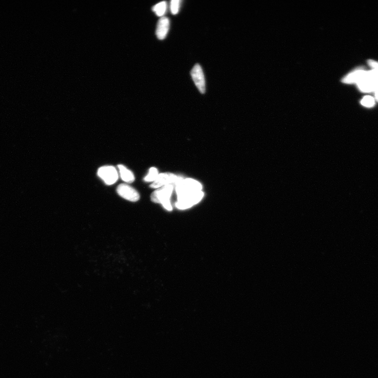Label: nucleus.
Wrapping results in <instances>:
<instances>
[{
	"label": "nucleus",
	"mask_w": 378,
	"mask_h": 378,
	"mask_svg": "<svg viewBox=\"0 0 378 378\" xmlns=\"http://www.w3.org/2000/svg\"><path fill=\"white\" fill-rule=\"evenodd\" d=\"M98 175L108 185L114 184L118 179L116 169L113 166H104L98 170Z\"/></svg>",
	"instance_id": "6"
},
{
	"label": "nucleus",
	"mask_w": 378,
	"mask_h": 378,
	"mask_svg": "<svg viewBox=\"0 0 378 378\" xmlns=\"http://www.w3.org/2000/svg\"><path fill=\"white\" fill-rule=\"evenodd\" d=\"M177 195L202 191L201 184L192 179H182L176 184Z\"/></svg>",
	"instance_id": "3"
},
{
	"label": "nucleus",
	"mask_w": 378,
	"mask_h": 378,
	"mask_svg": "<svg viewBox=\"0 0 378 378\" xmlns=\"http://www.w3.org/2000/svg\"><path fill=\"white\" fill-rule=\"evenodd\" d=\"M180 3L181 1L180 0H172L170 3V10L172 14L176 15L178 13Z\"/></svg>",
	"instance_id": "14"
},
{
	"label": "nucleus",
	"mask_w": 378,
	"mask_h": 378,
	"mask_svg": "<svg viewBox=\"0 0 378 378\" xmlns=\"http://www.w3.org/2000/svg\"><path fill=\"white\" fill-rule=\"evenodd\" d=\"M118 169L120 177L123 181L128 184H131L134 182L135 176L131 170L121 165L118 166Z\"/></svg>",
	"instance_id": "11"
},
{
	"label": "nucleus",
	"mask_w": 378,
	"mask_h": 378,
	"mask_svg": "<svg viewBox=\"0 0 378 378\" xmlns=\"http://www.w3.org/2000/svg\"><path fill=\"white\" fill-rule=\"evenodd\" d=\"M118 194L124 199L132 202L139 201L140 196L134 188L126 184L120 185L117 189Z\"/></svg>",
	"instance_id": "7"
},
{
	"label": "nucleus",
	"mask_w": 378,
	"mask_h": 378,
	"mask_svg": "<svg viewBox=\"0 0 378 378\" xmlns=\"http://www.w3.org/2000/svg\"><path fill=\"white\" fill-rule=\"evenodd\" d=\"M368 64L373 68V70L378 73V63L377 62L373 61V60H369Z\"/></svg>",
	"instance_id": "16"
},
{
	"label": "nucleus",
	"mask_w": 378,
	"mask_h": 378,
	"mask_svg": "<svg viewBox=\"0 0 378 378\" xmlns=\"http://www.w3.org/2000/svg\"><path fill=\"white\" fill-rule=\"evenodd\" d=\"M364 68H360L346 76L342 81L346 84L356 83L362 81L367 74Z\"/></svg>",
	"instance_id": "9"
},
{
	"label": "nucleus",
	"mask_w": 378,
	"mask_h": 378,
	"mask_svg": "<svg viewBox=\"0 0 378 378\" xmlns=\"http://www.w3.org/2000/svg\"><path fill=\"white\" fill-rule=\"evenodd\" d=\"M183 179L182 177L171 173H163L158 175L155 181L151 185V188L157 189L173 184H177L180 180Z\"/></svg>",
	"instance_id": "5"
},
{
	"label": "nucleus",
	"mask_w": 378,
	"mask_h": 378,
	"mask_svg": "<svg viewBox=\"0 0 378 378\" xmlns=\"http://www.w3.org/2000/svg\"><path fill=\"white\" fill-rule=\"evenodd\" d=\"M158 171L156 168H151L148 175L146 176L144 180L146 182H154L158 176Z\"/></svg>",
	"instance_id": "13"
},
{
	"label": "nucleus",
	"mask_w": 378,
	"mask_h": 378,
	"mask_svg": "<svg viewBox=\"0 0 378 378\" xmlns=\"http://www.w3.org/2000/svg\"><path fill=\"white\" fill-rule=\"evenodd\" d=\"M375 92L376 98L377 101H378V87L377 88V89H376Z\"/></svg>",
	"instance_id": "17"
},
{
	"label": "nucleus",
	"mask_w": 378,
	"mask_h": 378,
	"mask_svg": "<svg viewBox=\"0 0 378 378\" xmlns=\"http://www.w3.org/2000/svg\"><path fill=\"white\" fill-rule=\"evenodd\" d=\"M204 193L202 191L178 196V201L176 204V207L180 210L190 208L194 205L199 203L202 199Z\"/></svg>",
	"instance_id": "2"
},
{
	"label": "nucleus",
	"mask_w": 378,
	"mask_h": 378,
	"mask_svg": "<svg viewBox=\"0 0 378 378\" xmlns=\"http://www.w3.org/2000/svg\"><path fill=\"white\" fill-rule=\"evenodd\" d=\"M167 9V4L166 1L161 2L152 7V11L158 16L163 17L166 13Z\"/></svg>",
	"instance_id": "12"
},
{
	"label": "nucleus",
	"mask_w": 378,
	"mask_h": 378,
	"mask_svg": "<svg viewBox=\"0 0 378 378\" xmlns=\"http://www.w3.org/2000/svg\"><path fill=\"white\" fill-rule=\"evenodd\" d=\"M191 75L197 89L201 94L205 92L204 75L201 66L196 64L191 71Z\"/></svg>",
	"instance_id": "8"
},
{
	"label": "nucleus",
	"mask_w": 378,
	"mask_h": 378,
	"mask_svg": "<svg viewBox=\"0 0 378 378\" xmlns=\"http://www.w3.org/2000/svg\"><path fill=\"white\" fill-rule=\"evenodd\" d=\"M357 84L359 89L363 92H375L378 87V73L373 70L368 71L364 78Z\"/></svg>",
	"instance_id": "4"
},
{
	"label": "nucleus",
	"mask_w": 378,
	"mask_h": 378,
	"mask_svg": "<svg viewBox=\"0 0 378 378\" xmlns=\"http://www.w3.org/2000/svg\"><path fill=\"white\" fill-rule=\"evenodd\" d=\"M174 190V186L167 185L159 188L151 195V200L154 203H161L168 211L173 210L170 202V197Z\"/></svg>",
	"instance_id": "1"
},
{
	"label": "nucleus",
	"mask_w": 378,
	"mask_h": 378,
	"mask_svg": "<svg viewBox=\"0 0 378 378\" xmlns=\"http://www.w3.org/2000/svg\"><path fill=\"white\" fill-rule=\"evenodd\" d=\"M170 27L169 19L163 16L159 20L156 29V35L158 39L162 40L166 38Z\"/></svg>",
	"instance_id": "10"
},
{
	"label": "nucleus",
	"mask_w": 378,
	"mask_h": 378,
	"mask_svg": "<svg viewBox=\"0 0 378 378\" xmlns=\"http://www.w3.org/2000/svg\"><path fill=\"white\" fill-rule=\"evenodd\" d=\"M361 103L365 107H371L375 104V99L372 96H367L363 98L362 101H361Z\"/></svg>",
	"instance_id": "15"
}]
</instances>
